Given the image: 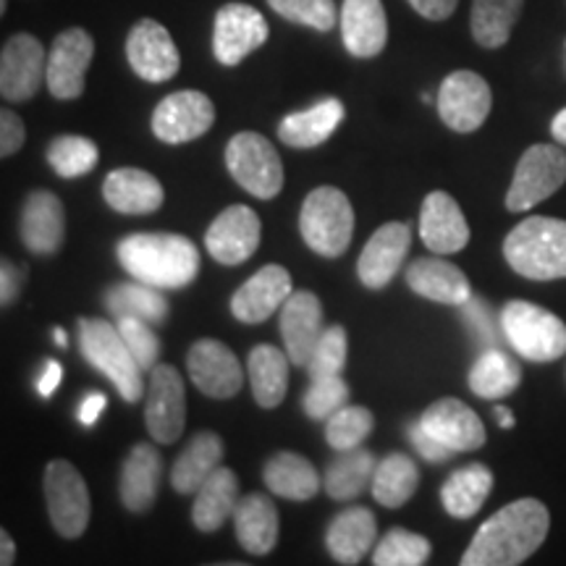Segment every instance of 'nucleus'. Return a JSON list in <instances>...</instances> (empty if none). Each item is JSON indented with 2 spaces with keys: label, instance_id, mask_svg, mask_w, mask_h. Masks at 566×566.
Instances as JSON below:
<instances>
[{
  "label": "nucleus",
  "instance_id": "nucleus-1",
  "mask_svg": "<svg viewBox=\"0 0 566 566\" xmlns=\"http://www.w3.org/2000/svg\"><path fill=\"white\" fill-rule=\"evenodd\" d=\"M551 514L543 501L520 499L485 520L464 551L462 566H516L543 546Z\"/></svg>",
  "mask_w": 566,
  "mask_h": 566
},
{
  "label": "nucleus",
  "instance_id": "nucleus-2",
  "mask_svg": "<svg viewBox=\"0 0 566 566\" xmlns=\"http://www.w3.org/2000/svg\"><path fill=\"white\" fill-rule=\"evenodd\" d=\"M116 254L132 279L155 289H184L200 273V252L181 233H132L118 242Z\"/></svg>",
  "mask_w": 566,
  "mask_h": 566
},
{
  "label": "nucleus",
  "instance_id": "nucleus-3",
  "mask_svg": "<svg viewBox=\"0 0 566 566\" xmlns=\"http://www.w3.org/2000/svg\"><path fill=\"white\" fill-rule=\"evenodd\" d=\"M504 258L522 279H566V221L533 216L516 223L504 242Z\"/></svg>",
  "mask_w": 566,
  "mask_h": 566
},
{
  "label": "nucleus",
  "instance_id": "nucleus-4",
  "mask_svg": "<svg viewBox=\"0 0 566 566\" xmlns=\"http://www.w3.org/2000/svg\"><path fill=\"white\" fill-rule=\"evenodd\" d=\"M80 349L84 359L116 386L124 401L137 405L145 396L142 367L129 344L124 342L118 325L101 321V317H80Z\"/></svg>",
  "mask_w": 566,
  "mask_h": 566
},
{
  "label": "nucleus",
  "instance_id": "nucleus-5",
  "mask_svg": "<svg viewBox=\"0 0 566 566\" xmlns=\"http://www.w3.org/2000/svg\"><path fill=\"white\" fill-rule=\"evenodd\" d=\"M501 331L520 357L530 363H556L566 354V325L541 304L512 300L501 310Z\"/></svg>",
  "mask_w": 566,
  "mask_h": 566
},
{
  "label": "nucleus",
  "instance_id": "nucleus-6",
  "mask_svg": "<svg viewBox=\"0 0 566 566\" xmlns=\"http://www.w3.org/2000/svg\"><path fill=\"white\" fill-rule=\"evenodd\" d=\"M302 239L321 258H342L354 233V210L349 197L336 187H317L307 195L300 212Z\"/></svg>",
  "mask_w": 566,
  "mask_h": 566
},
{
  "label": "nucleus",
  "instance_id": "nucleus-7",
  "mask_svg": "<svg viewBox=\"0 0 566 566\" xmlns=\"http://www.w3.org/2000/svg\"><path fill=\"white\" fill-rule=\"evenodd\" d=\"M226 168L233 181L258 200H273L283 189V163L279 150L258 132L233 134L226 145Z\"/></svg>",
  "mask_w": 566,
  "mask_h": 566
},
{
  "label": "nucleus",
  "instance_id": "nucleus-8",
  "mask_svg": "<svg viewBox=\"0 0 566 566\" xmlns=\"http://www.w3.org/2000/svg\"><path fill=\"white\" fill-rule=\"evenodd\" d=\"M566 184V153L558 145H533L525 150L506 192V210L525 212L546 202Z\"/></svg>",
  "mask_w": 566,
  "mask_h": 566
},
{
  "label": "nucleus",
  "instance_id": "nucleus-9",
  "mask_svg": "<svg viewBox=\"0 0 566 566\" xmlns=\"http://www.w3.org/2000/svg\"><path fill=\"white\" fill-rule=\"evenodd\" d=\"M45 501L51 525L61 537L76 541L90 525V491L84 478L66 459H55L45 467Z\"/></svg>",
  "mask_w": 566,
  "mask_h": 566
},
{
  "label": "nucleus",
  "instance_id": "nucleus-10",
  "mask_svg": "<svg viewBox=\"0 0 566 566\" xmlns=\"http://www.w3.org/2000/svg\"><path fill=\"white\" fill-rule=\"evenodd\" d=\"M438 116L457 134H472L485 124L493 108V92L475 71H454L438 90Z\"/></svg>",
  "mask_w": 566,
  "mask_h": 566
},
{
  "label": "nucleus",
  "instance_id": "nucleus-11",
  "mask_svg": "<svg viewBox=\"0 0 566 566\" xmlns=\"http://www.w3.org/2000/svg\"><path fill=\"white\" fill-rule=\"evenodd\" d=\"M145 424L155 441L176 443L187 424V388L174 365H155L145 396Z\"/></svg>",
  "mask_w": 566,
  "mask_h": 566
},
{
  "label": "nucleus",
  "instance_id": "nucleus-12",
  "mask_svg": "<svg viewBox=\"0 0 566 566\" xmlns=\"http://www.w3.org/2000/svg\"><path fill=\"white\" fill-rule=\"evenodd\" d=\"M48 74V51L32 34H13L0 51V95L27 103L38 95Z\"/></svg>",
  "mask_w": 566,
  "mask_h": 566
},
{
  "label": "nucleus",
  "instance_id": "nucleus-13",
  "mask_svg": "<svg viewBox=\"0 0 566 566\" xmlns=\"http://www.w3.org/2000/svg\"><path fill=\"white\" fill-rule=\"evenodd\" d=\"M268 40V21L254 6L226 3L216 13L212 27V53L223 66H239L247 55L263 48Z\"/></svg>",
  "mask_w": 566,
  "mask_h": 566
},
{
  "label": "nucleus",
  "instance_id": "nucleus-14",
  "mask_svg": "<svg viewBox=\"0 0 566 566\" xmlns=\"http://www.w3.org/2000/svg\"><path fill=\"white\" fill-rule=\"evenodd\" d=\"M216 124V105L205 92H171L153 113V134L166 145H184L210 132Z\"/></svg>",
  "mask_w": 566,
  "mask_h": 566
},
{
  "label": "nucleus",
  "instance_id": "nucleus-15",
  "mask_svg": "<svg viewBox=\"0 0 566 566\" xmlns=\"http://www.w3.org/2000/svg\"><path fill=\"white\" fill-rule=\"evenodd\" d=\"M126 59L139 80L160 84L174 80L181 69L179 48L171 32L155 19H139L126 38Z\"/></svg>",
  "mask_w": 566,
  "mask_h": 566
},
{
  "label": "nucleus",
  "instance_id": "nucleus-16",
  "mask_svg": "<svg viewBox=\"0 0 566 566\" xmlns=\"http://www.w3.org/2000/svg\"><path fill=\"white\" fill-rule=\"evenodd\" d=\"M95 59V40L82 27H71L53 40L48 51L45 84L59 101H76L84 92V76Z\"/></svg>",
  "mask_w": 566,
  "mask_h": 566
},
{
  "label": "nucleus",
  "instance_id": "nucleus-17",
  "mask_svg": "<svg viewBox=\"0 0 566 566\" xmlns=\"http://www.w3.org/2000/svg\"><path fill=\"white\" fill-rule=\"evenodd\" d=\"M187 370L195 388L210 399H231L242 391L244 370L239 357L216 338H200L187 354Z\"/></svg>",
  "mask_w": 566,
  "mask_h": 566
},
{
  "label": "nucleus",
  "instance_id": "nucleus-18",
  "mask_svg": "<svg viewBox=\"0 0 566 566\" xmlns=\"http://www.w3.org/2000/svg\"><path fill=\"white\" fill-rule=\"evenodd\" d=\"M263 226H260L258 212L247 205H231L205 233V247L210 258L221 265H242L258 252Z\"/></svg>",
  "mask_w": 566,
  "mask_h": 566
},
{
  "label": "nucleus",
  "instance_id": "nucleus-19",
  "mask_svg": "<svg viewBox=\"0 0 566 566\" xmlns=\"http://www.w3.org/2000/svg\"><path fill=\"white\" fill-rule=\"evenodd\" d=\"M292 294V275H289L286 268L265 265L237 289L231 300V313L239 323H265Z\"/></svg>",
  "mask_w": 566,
  "mask_h": 566
},
{
  "label": "nucleus",
  "instance_id": "nucleus-20",
  "mask_svg": "<svg viewBox=\"0 0 566 566\" xmlns=\"http://www.w3.org/2000/svg\"><path fill=\"white\" fill-rule=\"evenodd\" d=\"M323 307L313 292H294L281 307L283 349L296 367H307L317 342H321Z\"/></svg>",
  "mask_w": 566,
  "mask_h": 566
},
{
  "label": "nucleus",
  "instance_id": "nucleus-21",
  "mask_svg": "<svg viewBox=\"0 0 566 566\" xmlns=\"http://www.w3.org/2000/svg\"><path fill=\"white\" fill-rule=\"evenodd\" d=\"M420 424L436 441L449 446L454 454L478 451L485 443V424L475 409H470L459 399H438L424 409Z\"/></svg>",
  "mask_w": 566,
  "mask_h": 566
},
{
  "label": "nucleus",
  "instance_id": "nucleus-22",
  "mask_svg": "<svg viewBox=\"0 0 566 566\" xmlns=\"http://www.w3.org/2000/svg\"><path fill=\"white\" fill-rule=\"evenodd\" d=\"M409 244H412V231H409L407 223L394 221L380 226L370 237V242L365 244L363 254H359V281L367 289H386L407 260Z\"/></svg>",
  "mask_w": 566,
  "mask_h": 566
},
{
  "label": "nucleus",
  "instance_id": "nucleus-23",
  "mask_svg": "<svg viewBox=\"0 0 566 566\" xmlns=\"http://www.w3.org/2000/svg\"><path fill=\"white\" fill-rule=\"evenodd\" d=\"M422 244L433 254L462 252L470 242V223L451 195L430 192L420 210Z\"/></svg>",
  "mask_w": 566,
  "mask_h": 566
},
{
  "label": "nucleus",
  "instance_id": "nucleus-24",
  "mask_svg": "<svg viewBox=\"0 0 566 566\" xmlns=\"http://www.w3.org/2000/svg\"><path fill=\"white\" fill-rule=\"evenodd\" d=\"M21 242L34 254H55L66 237V212L59 197L48 189H38L27 197L21 208Z\"/></svg>",
  "mask_w": 566,
  "mask_h": 566
},
{
  "label": "nucleus",
  "instance_id": "nucleus-25",
  "mask_svg": "<svg viewBox=\"0 0 566 566\" xmlns=\"http://www.w3.org/2000/svg\"><path fill=\"white\" fill-rule=\"evenodd\" d=\"M342 40L354 59H375L388 42V19L380 0H344Z\"/></svg>",
  "mask_w": 566,
  "mask_h": 566
},
{
  "label": "nucleus",
  "instance_id": "nucleus-26",
  "mask_svg": "<svg viewBox=\"0 0 566 566\" xmlns=\"http://www.w3.org/2000/svg\"><path fill=\"white\" fill-rule=\"evenodd\" d=\"M163 457L150 443H137L122 464L118 495L132 514L150 512L160 491Z\"/></svg>",
  "mask_w": 566,
  "mask_h": 566
},
{
  "label": "nucleus",
  "instance_id": "nucleus-27",
  "mask_svg": "<svg viewBox=\"0 0 566 566\" xmlns=\"http://www.w3.org/2000/svg\"><path fill=\"white\" fill-rule=\"evenodd\" d=\"M103 197L113 210L124 216H150L163 208L166 192L153 174L142 168H118L105 176Z\"/></svg>",
  "mask_w": 566,
  "mask_h": 566
},
{
  "label": "nucleus",
  "instance_id": "nucleus-28",
  "mask_svg": "<svg viewBox=\"0 0 566 566\" xmlns=\"http://www.w3.org/2000/svg\"><path fill=\"white\" fill-rule=\"evenodd\" d=\"M407 283L422 300L451 304V307H462L472 296L467 275L454 263H446L441 258L415 260L407 271Z\"/></svg>",
  "mask_w": 566,
  "mask_h": 566
},
{
  "label": "nucleus",
  "instance_id": "nucleus-29",
  "mask_svg": "<svg viewBox=\"0 0 566 566\" xmlns=\"http://www.w3.org/2000/svg\"><path fill=\"white\" fill-rule=\"evenodd\" d=\"M237 541L252 556H268L279 543V509L265 493H250L239 499L233 512Z\"/></svg>",
  "mask_w": 566,
  "mask_h": 566
},
{
  "label": "nucleus",
  "instance_id": "nucleus-30",
  "mask_svg": "<svg viewBox=\"0 0 566 566\" xmlns=\"http://www.w3.org/2000/svg\"><path fill=\"white\" fill-rule=\"evenodd\" d=\"M378 525L375 514L365 506H349L325 530V548L338 564H359L373 548Z\"/></svg>",
  "mask_w": 566,
  "mask_h": 566
},
{
  "label": "nucleus",
  "instance_id": "nucleus-31",
  "mask_svg": "<svg viewBox=\"0 0 566 566\" xmlns=\"http://www.w3.org/2000/svg\"><path fill=\"white\" fill-rule=\"evenodd\" d=\"M346 108L336 97H325V101L310 105L307 111H296L279 124V137L283 145L294 147V150H310V147L323 145L344 122Z\"/></svg>",
  "mask_w": 566,
  "mask_h": 566
},
{
  "label": "nucleus",
  "instance_id": "nucleus-32",
  "mask_svg": "<svg viewBox=\"0 0 566 566\" xmlns=\"http://www.w3.org/2000/svg\"><path fill=\"white\" fill-rule=\"evenodd\" d=\"M223 459V438L202 430L192 441L187 443V449L181 451V457L174 462L171 470V485L179 495H195L200 491V485L208 480L212 472L221 467Z\"/></svg>",
  "mask_w": 566,
  "mask_h": 566
},
{
  "label": "nucleus",
  "instance_id": "nucleus-33",
  "mask_svg": "<svg viewBox=\"0 0 566 566\" xmlns=\"http://www.w3.org/2000/svg\"><path fill=\"white\" fill-rule=\"evenodd\" d=\"M239 504V483L233 470L218 467L212 475L195 493L192 522L200 533H216L223 527V522L233 516Z\"/></svg>",
  "mask_w": 566,
  "mask_h": 566
},
{
  "label": "nucleus",
  "instance_id": "nucleus-34",
  "mask_svg": "<svg viewBox=\"0 0 566 566\" xmlns=\"http://www.w3.org/2000/svg\"><path fill=\"white\" fill-rule=\"evenodd\" d=\"M289 365H292V359H289L286 349L281 352L279 346L260 344L250 352L247 375H250L254 401L263 409H275L286 396Z\"/></svg>",
  "mask_w": 566,
  "mask_h": 566
},
{
  "label": "nucleus",
  "instance_id": "nucleus-35",
  "mask_svg": "<svg viewBox=\"0 0 566 566\" xmlns=\"http://www.w3.org/2000/svg\"><path fill=\"white\" fill-rule=\"evenodd\" d=\"M263 478L268 491L289 501H310L321 491V475L313 462L294 451H279L268 459Z\"/></svg>",
  "mask_w": 566,
  "mask_h": 566
},
{
  "label": "nucleus",
  "instance_id": "nucleus-36",
  "mask_svg": "<svg viewBox=\"0 0 566 566\" xmlns=\"http://www.w3.org/2000/svg\"><path fill=\"white\" fill-rule=\"evenodd\" d=\"M493 472L485 464L475 462L462 467L441 488L443 509L457 520H470L483 509L488 495L493 491Z\"/></svg>",
  "mask_w": 566,
  "mask_h": 566
},
{
  "label": "nucleus",
  "instance_id": "nucleus-37",
  "mask_svg": "<svg viewBox=\"0 0 566 566\" xmlns=\"http://www.w3.org/2000/svg\"><path fill=\"white\" fill-rule=\"evenodd\" d=\"M525 0H472L470 30L480 48L495 51L512 38Z\"/></svg>",
  "mask_w": 566,
  "mask_h": 566
},
{
  "label": "nucleus",
  "instance_id": "nucleus-38",
  "mask_svg": "<svg viewBox=\"0 0 566 566\" xmlns=\"http://www.w3.org/2000/svg\"><path fill=\"white\" fill-rule=\"evenodd\" d=\"M375 470H378L375 457L367 449H363V446L342 451L328 464V472H325V493L334 501L357 499L367 485H373Z\"/></svg>",
  "mask_w": 566,
  "mask_h": 566
},
{
  "label": "nucleus",
  "instance_id": "nucleus-39",
  "mask_svg": "<svg viewBox=\"0 0 566 566\" xmlns=\"http://www.w3.org/2000/svg\"><path fill=\"white\" fill-rule=\"evenodd\" d=\"M520 380H522L520 365H516L506 352L495 349V346L483 349V354H480L470 370L472 394L485 401L504 399V396L514 394L516 386H520Z\"/></svg>",
  "mask_w": 566,
  "mask_h": 566
},
{
  "label": "nucleus",
  "instance_id": "nucleus-40",
  "mask_svg": "<svg viewBox=\"0 0 566 566\" xmlns=\"http://www.w3.org/2000/svg\"><path fill=\"white\" fill-rule=\"evenodd\" d=\"M150 283H118L105 292V307L116 317H139L147 323H163L168 317V300Z\"/></svg>",
  "mask_w": 566,
  "mask_h": 566
},
{
  "label": "nucleus",
  "instance_id": "nucleus-41",
  "mask_svg": "<svg viewBox=\"0 0 566 566\" xmlns=\"http://www.w3.org/2000/svg\"><path fill=\"white\" fill-rule=\"evenodd\" d=\"M420 483L417 464L407 454H391L378 464L373 478V495L380 506L399 509L412 499Z\"/></svg>",
  "mask_w": 566,
  "mask_h": 566
},
{
  "label": "nucleus",
  "instance_id": "nucleus-42",
  "mask_svg": "<svg viewBox=\"0 0 566 566\" xmlns=\"http://www.w3.org/2000/svg\"><path fill=\"white\" fill-rule=\"evenodd\" d=\"M97 158H101V150L95 142L80 137V134H63L48 147V163L61 179H80V176L95 171Z\"/></svg>",
  "mask_w": 566,
  "mask_h": 566
},
{
  "label": "nucleus",
  "instance_id": "nucleus-43",
  "mask_svg": "<svg viewBox=\"0 0 566 566\" xmlns=\"http://www.w3.org/2000/svg\"><path fill=\"white\" fill-rule=\"evenodd\" d=\"M430 541L420 533L394 527L384 535V541L375 546V566H422L430 558Z\"/></svg>",
  "mask_w": 566,
  "mask_h": 566
},
{
  "label": "nucleus",
  "instance_id": "nucleus-44",
  "mask_svg": "<svg viewBox=\"0 0 566 566\" xmlns=\"http://www.w3.org/2000/svg\"><path fill=\"white\" fill-rule=\"evenodd\" d=\"M373 412L365 407H342L334 417L325 420V441L331 449L349 451L365 443V438L373 433Z\"/></svg>",
  "mask_w": 566,
  "mask_h": 566
},
{
  "label": "nucleus",
  "instance_id": "nucleus-45",
  "mask_svg": "<svg viewBox=\"0 0 566 566\" xmlns=\"http://www.w3.org/2000/svg\"><path fill=\"white\" fill-rule=\"evenodd\" d=\"M349 401V384L342 375H323V378H310V388L304 394L302 407L310 420L325 422L334 417L338 409Z\"/></svg>",
  "mask_w": 566,
  "mask_h": 566
},
{
  "label": "nucleus",
  "instance_id": "nucleus-46",
  "mask_svg": "<svg viewBox=\"0 0 566 566\" xmlns=\"http://www.w3.org/2000/svg\"><path fill=\"white\" fill-rule=\"evenodd\" d=\"M268 6L292 24L310 27L315 32H331L338 19L334 0H268Z\"/></svg>",
  "mask_w": 566,
  "mask_h": 566
},
{
  "label": "nucleus",
  "instance_id": "nucleus-47",
  "mask_svg": "<svg viewBox=\"0 0 566 566\" xmlns=\"http://www.w3.org/2000/svg\"><path fill=\"white\" fill-rule=\"evenodd\" d=\"M349 357V338L342 325H331L323 331L321 342H317L313 357L307 363L310 378H323V375H342Z\"/></svg>",
  "mask_w": 566,
  "mask_h": 566
},
{
  "label": "nucleus",
  "instance_id": "nucleus-48",
  "mask_svg": "<svg viewBox=\"0 0 566 566\" xmlns=\"http://www.w3.org/2000/svg\"><path fill=\"white\" fill-rule=\"evenodd\" d=\"M116 325L122 331L124 342L129 344L132 354L137 357L142 370H153L160 357V338L150 328L153 323L139 321V317H118Z\"/></svg>",
  "mask_w": 566,
  "mask_h": 566
},
{
  "label": "nucleus",
  "instance_id": "nucleus-49",
  "mask_svg": "<svg viewBox=\"0 0 566 566\" xmlns=\"http://www.w3.org/2000/svg\"><path fill=\"white\" fill-rule=\"evenodd\" d=\"M462 317H464V323L470 325V334L475 336L478 342L485 346V349L495 346L493 315H491V310L485 307L483 300H478V296H470V300L462 304Z\"/></svg>",
  "mask_w": 566,
  "mask_h": 566
},
{
  "label": "nucleus",
  "instance_id": "nucleus-50",
  "mask_svg": "<svg viewBox=\"0 0 566 566\" xmlns=\"http://www.w3.org/2000/svg\"><path fill=\"white\" fill-rule=\"evenodd\" d=\"M24 139H27L24 122H21L17 113L13 111L0 113V155H3V158H11L13 153L21 150Z\"/></svg>",
  "mask_w": 566,
  "mask_h": 566
},
{
  "label": "nucleus",
  "instance_id": "nucleus-51",
  "mask_svg": "<svg viewBox=\"0 0 566 566\" xmlns=\"http://www.w3.org/2000/svg\"><path fill=\"white\" fill-rule=\"evenodd\" d=\"M409 441L415 443L417 454H420L422 459H428V462H446V459L454 454L449 446L436 441V438L422 428L420 420H417L415 424H409Z\"/></svg>",
  "mask_w": 566,
  "mask_h": 566
},
{
  "label": "nucleus",
  "instance_id": "nucleus-52",
  "mask_svg": "<svg viewBox=\"0 0 566 566\" xmlns=\"http://www.w3.org/2000/svg\"><path fill=\"white\" fill-rule=\"evenodd\" d=\"M407 3L412 6V9L420 13L422 19L443 21L457 11L459 0H407Z\"/></svg>",
  "mask_w": 566,
  "mask_h": 566
},
{
  "label": "nucleus",
  "instance_id": "nucleus-53",
  "mask_svg": "<svg viewBox=\"0 0 566 566\" xmlns=\"http://www.w3.org/2000/svg\"><path fill=\"white\" fill-rule=\"evenodd\" d=\"M19 268L11 265L9 260H3V268H0V302H3V307H9V304L19 296Z\"/></svg>",
  "mask_w": 566,
  "mask_h": 566
},
{
  "label": "nucleus",
  "instance_id": "nucleus-54",
  "mask_svg": "<svg viewBox=\"0 0 566 566\" xmlns=\"http://www.w3.org/2000/svg\"><path fill=\"white\" fill-rule=\"evenodd\" d=\"M105 405H108L105 394H87V396H84L82 405H80V412H76V417H80V422L84 424V428H92V424L101 420Z\"/></svg>",
  "mask_w": 566,
  "mask_h": 566
},
{
  "label": "nucleus",
  "instance_id": "nucleus-55",
  "mask_svg": "<svg viewBox=\"0 0 566 566\" xmlns=\"http://www.w3.org/2000/svg\"><path fill=\"white\" fill-rule=\"evenodd\" d=\"M61 378H63V367L59 363H48L45 370H42V375L38 378V391L42 399H51L55 388L61 384Z\"/></svg>",
  "mask_w": 566,
  "mask_h": 566
},
{
  "label": "nucleus",
  "instance_id": "nucleus-56",
  "mask_svg": "<svg viewBox=\"0 0 566 566\" xmlns=\"http://www.w3.org/2000/svg\"><path fill=\"white\" fill-rule=\"evenodd\" d=\"M17 562V546H13L11 535L6 530H0V564L11 566Z\"/></svg>",
  "mask_w": 566,
  "mask_h": 566
},
{
  "label": "nucleus",
  "instance_id": "nucleus-57",
  "mask_svg": "<svg viewBox=\"0 0 566 566\" xmlns=\"http://www.w3.org/2000/svg\"><path fill=\"white\" fill-rule=\"evenodd\" d=\"M551 132H554V137H556L558 145L566 147V108L556 113L554 124H551Z\"/></svg>",
  "mask_w": 566,
  "mask_h": 566
},
{
  "label": "nucleus",
  "instance_id": "nucleus-58",
  "mask_svg": "<svg viewBox=\"0 0 566 566\" xmlns=\"http://www.w3.org/2000/svg\"><path fill=\"white\" fill-rule=\"evenodd\" d=\"M493 415H495V420H499V424H501V428H504V430H509V428H514V415L512 412H509V409L506 407H495L493 409Z\"/></svg>",
  "mask_w": 566,
  "mask_h": 566
},
{
  "label": "nucleus",
  "instance_id": "nucleus-59",
  "mask_svg": "<svg viewBox=\"0 0 566 566\" xmlns=\"http://www.w3.org/2000/svg\"><path fill=\"white\" fill-rule=\"evenodd\" d=\"M53 336H55V344H59L61 349H66V346H69V336H66V331H63V328H55V331H53Z\"/></svg>",
  "mask_w": 566,
  "mask_h": 566
},
{
  "label": "nucleus",
  "instance_id": "nucleus-60",
  "mask_svg": "<svg viewBox=\"0 0 566 566\" xmlns=\"http://www.w3.org/2000/svg\"><path fill=\"white\" fill-rule=\"evenodd\" d=\"M6 6H9V0H0V13H6Z\"/></svg>",
  "mask_w": 566,
  "mask_h": 566
}]
</instances>
